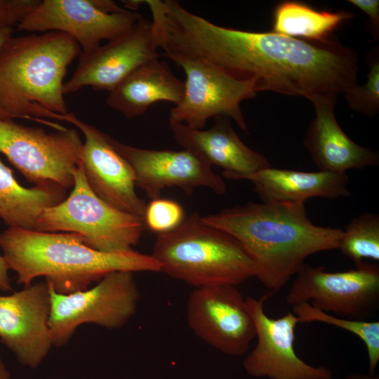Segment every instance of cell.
Returning <instances> with one entry per match:
<instances>
[{
  "mask_svg": "<svg viewBox=\"0 0 379 379\" xmlns=\"http://www.w3.org/2000/svg\"><path fill=\"white\" fill-rule=\"evenodd\" d=\"M65 193L55 183L22 187L0 159V218L9 227L35 230L44 209L64 200Z\"/></svg>",
  "mask_w": 379,
  "mask_h": 379,
  "instance_id": "obj_22",
  "label": "cell"
},
{
  "mask_svg": "<svg viewBox=\"0 0 379 379\" xmlns=\"http://www.w3.org/2000/svg\"><path fill=\"white\" fill-rule=\"evenodd\" d=\"M49 288L48 326L53 345L58 347L66 344L84 324L121 328L135 314L141 298L134 273L128 271L110 272L93 287L69 294Z\"/></svg>",
  "mask_w": 379,
  "mask_h": 379,
  "instance_id": "obj_7",
  "label": "cell"
},
{
  "mask_svg": "<svg viewBox=\"0 0 379 379\" xmlns=\"http://www.w3.org/2000/svg\"><path fill=\"white\" fill-rule=\"evenodd\" d=\"M208 129H197L182 123L169 124L175 141L183 149L199 154L211 166L223 169L227 179L240 177L270 167L268 159L253 150L238 136L227 117L214 119Z\"/></svg>",
  "mask_w": 379,
  "mask_h": 379,
  "instance_id": "obj_19",
  "label": "cell"
},
{
  "mask_svg": "<svg viewBox=\"0 0 379 379\" xmlns=\"http://www.w3.org/2000/svg\"><path fill=\"white\" fill-rule=\"evenodd\" d=\"M113 143L132 166L136 187L151 199L160 197L165 188L172 187L181 189L187 195L200 187H208L218 195L226 192L222 177L194 152L185 149L173 151L139 148L114 138Z\"/></svg>",
  "mask_w": 379,
  "mask_h": 379,
  "instance_id": "obj_16",
  "label": "cell"
},
{
  "mask_svg": "<svg viewBox=\"0 0 379 379\" xmlns=\"http://www.w3.org/2000/svg\"><path fill=\"white\" fill-rule=\"evenodd\" d=\"M81 53L77 41L60 32L12 36L0 51V118L27 119L62 129L43 119L68 112L64 79Z\"/></svg>",
  "mask_w": 379,
  "mask_h": 379,
  "instance_id": "obj_4",
  "label": "cell"
},
{
  "mask_svg": "<svg viewBox=\"0 0 379 379\" xmlns=\"http://www.w3.org/2000/svg\"><path fill=\"white\" fill-rule=\"evenodd\" d=\"M0 379H11L10 373L0 355Z\"/></svg>",
  "mask_w": 379,
  "mask_h": 379,
  "instance_id": "obj_33",
  "label": "cell"
},
{
  "mask_svg": "<svg viewBox=\"0 0 379 379\" xmlns=\"http://www.w3.org/2000/svg\"><path fill=\"white\" fill-rule=\"evenodd\" d=\"M83 140L74 128L48 133L0 118V153L35 184L73 187L81 164Z\"/></svg>",
  "mask_w": 379,
  "mask_h": 379,
  "instance_id": "obj_8",
  "label": "cell"
},
{
  "mask_svg": "<svg viewBox=\"0 0 379 379\" xmlns=\"http://www.w3.org/2000/svg\"><path fill=\"white\" fill-rule=\"evenodd\" d=\"M270 295L245 298L257 337L255 347L243 361L245 371L257 378L332 379L329 368L310 365L297 355L295 329L299 321L293 312L277 319L267 315L264 304Z\"/></svg>",
  "mask_w": 379,
  "mask_h": 379,
  "instance_id": "obj_13",
  "label": "cell"
},
{
  "mask_svg": "<svg viewBox=\"0 0 379 379\" xmlns=\"http://www.w3.org/2000/svg\"><path fill=\"white\" fill-rule=\"evenodd\" d=\"M355 269L329 272L305 264L286 297L293 305L307 302L343 318L366 320L379 306V267L363 262Z\"/></svg>",
  "mask_w": 379,
  "mask_h": 379,
  "instance_id": "obj_11",
  "label": "cell"
},
{
  "mask_svg": "<svg viewBox=\"0 0 379 379\" xmlns=\"http://www.w3.org/2000/svg\"><path fill=\"white\" fill-rule=\"evenodd\" d=\"M201 218L241 245L254 263L255 277L272 293L297 274L309 256L338 249L343 233L314 225L305 204L250 202Z\"/></svg>",
  "mask_w": 379,
  "mask_h": 379,
  "instance_id": "obj_2",
  "label": "cell"
},
{
  "mask_svg": "<svg viewBox=\"0 0 379 379\" xmlns=\"http://www.w3.org/2000/svg\"><path fill=\"white\" fill-rule=\"evenodd\" d=\"M184 91V81L173 74L165 62L156 58L137 68L109 92L106 103L131 119L142 115L157 102L176 105Z\"/></svg>",
  "mask_w": 379,
  "mask_h": 379,
  "instance_id": "obj_21",
  "label": "cell"
},
{
  "mask_svg": "<svg viewBox=\"0 0 379 379\" xmlns=\"http://www.w3.org/2000/svg\"><path fill=\"white\" fill-rule=\"evenodd\" d=\"M252 182L264 203L303 204L314 197L338 199L350 196L347 173L299 171L272 166L243 175Z\"/></svg>",
  "mask_w": 379,
  "mask_h": 379,
  "instance_id": "obj_20",
  "label": "cell"
},
{
  "mask_svg": "<svg viewBox=\"0 0 379 379\" xmlns=\"http://www.w3.org/2000/svg\"><path fill=\"white\" fill-rule=\"evenodd\" d=\"M74 177L70 194L44 209L35 230L77 234L87 246L100 251L132 250L145 227L143 218L115 208L100 199L88 186L81 164Z\"/></svg>",
  "mask_w": 379,
  "mask_h": 379,
  "instance_id": "obj_6",
  "label": "cell"
},
{
  "mask_svg": "<svg viewBox=\"0 0 379 379\" xmlns=\"http://www.w3.org/2000/svg\"><path fill=\"white\" fill-rule=\"evenodd\" d=\"M171 51L207 62L230 77L254 82L257 92L272 91L309 100L343 93L357 84L359 55L331 37L323 41L274 32H250L215 25L180 10L168 32Z\"/></svg>",
  "mask_w": 379,
  "mask_h": 379,
  "instance_id": "obj_1",
  "label": "cell"
},
{
  "mask_svg": "<svg viewBox=\"0 0 379 379\" xmlns=\"http://www.w3.org/2000/svg\"><path fill=\"white\" fill-rule=\"evenodd\" d=\"M368 66L367 81L347 89L344 96L350 109L368 117L379 112V48L375 47L366 58Z\"/></svg>",
  "mask_w": 379,
  "mask_h": 379,
  "instance_id": "obj_26",
  "label": "cell"
},
{
  "mask_svg": "<svg viewBox=\"0 0 379 379\" xmlns=\"http://www.w3.org/2000/svg\"><path fill=\"white\" fill-rule=\"evenodd\" d=\"M190 328L223 354L244 355L255 338V328L245 298L236 286L195 288L187 302Z\"/></svg>",
  "mask_w": 379,
  "mask_h": 379,
  "instance_id": "obj_12",
  "label": "cell"
},
{
  "mask_svg": "<svg viewBox=\"0 0 379 379\" xmlns=\"http://www.w3.org/2000/svg\"><path fill=\"white\" fill-rule=\"evenodd\" d=\"M299 323L321 322L335 326L355 335L364 343L368 354V373L375 374L379 362V322L336 317L307 302L293 305Z\"/></svg>",
  "mask_w": 379,
  "mask_h": 379,
  "instance_id": "obj_24",
  "label": "cell"
},
{
  "mask_svg": "<svg viewBox=\"0 0 379 379\" xmlns=\"http://www.w3.org/2000/svg\"><path fill=\"white\" fill-rule=\"evenodd\" d=\"M352 18L350 12L319 11L300 1H286L274 8L272 32L306 41H323Z\"/></svg>",
  "mask_w": 379,
  "mask_h": 379,
  "instance_id": "obj_23",
  "label": "cell"
},
{
  "mask_svg": "<svg viewBox=\"0 0 379 379\" xmlns=\"http://www.w3.org/2000/svg\"><path fill=\"white\" fill-rule=\"evenodd\" d=\"M358 266L365 260H379V215L364 213L346 225L339 248Z\"/></svg>",
  "mask_w": 379,
  "mask_h": 379,
  "instance_id": "obj_25",
  "label": "cell"
},
{
  "mask_svg": "<svg viewBox=\"0 0 379 379\" xmlns=\"http://www.w3.org/2000/svg\"><path fill=\"white\" fill-rule=\"evenodd\" d=\"M8 267L3 257L0 255V291H9L11 290V282L8 276Z\"/></svg>",
  "mask_w": 379,
  "mask_h": 379,
  "instance_id": "obj_30",
  "label": "cell"
},
{
  "mask_svg": "<svg viewBox=\"0 0 379 379\" xmlns=\"http://www.w3.org/2000/svg\"><path fill=\"white\" fill-rule=\"evenodd\" d=\"M169 59L186 76L182 98L171 108L169 124L182 123L203 129L208 119L224 117L248 131L241 103L255 97L258 92L253 81L236 79L203 61L183 57Z\"/></svg>",
  "mask_w": 379,
  "mask_h": 379,
  "instance_id": "obj_10",
  "label": "cell"
},
{
  "mask_svg": "<svg viewBox=\"0 0 379 379\" xmlns=\"http://www.w3.org/2000/svg\"><path fill=\"white\" fill-rule=\"evenodd\" d=\"M13 28H4L0 29V51L5 43L13 36Z\"/></svg>",
  "mask_w": 379,
  "mask_h": 379,
  "instance_id": "obj_31",
  "label": "cell"
},
{
  "mask_svg": "<svg viewBox=\"0 0 379 379\" xmlns=\"http://www.w3.org/2000/svg\"><path fill=\"white\" fill-rule=\"evenodd\" d=\"M0 248L9 270L24 287L44 277L57 293L88 289L106 274L117 271L161 272L152 255L134 250L104 252L74 233L43 232L8 227L0 234Z\"/></svg>",
  "mask_w": 379,
  "mask_h": 379,
  "instance_id": "obj_3",
  "label": "cell"
},
{
  "mask_svg": "<svg viewBox=\"0 0 379 379\" xmlns=\"http://www.w3.org/2000/svg\"><path fill=\"white\" fill-rule=\"evenodd\" d=\"M185 218L184 209L178 202L160 197L146 205L143 215L145 226L157 234L175 230Z\"/></svg>",
  "mask_w": 379,
  "mask_h": 379,
  "instance_id": "obj_27",
  "label": "cell"
},
{
  "mask_svg": "<svg viewBox=\"0 0 379 379\" xmlns=\"http://www.w3.org/2000/svg\"><path fill=\"white\" fill-rule=\"evenodd\" d=\"M40 0H0V29L17 26Z\"/></svg>",
  "mask_w": 379,
  "mask_h": 379,
  "instance_id": "obj_28",
  "label": "cell"
},
{
  "mask_svg": "<svg viewBox=\"0 0 379 379\" xmlns=\"http://www.w3.org/2000/svg\"><path fill=\"white\" fill-rule=\"evenodd\" d=\"M53 119L68 122L83 133L81 164L92 191L112 207L143 218L147 204L135 191L134 170L114 145V138L71 112Z\"/></svg>",
  "mask_w": 379,
  "mask_h": 379,
  "instance_id": "obj_14",
  "label": "cell"
},
{
  "mask_svg": "<svg viewBox=\"0 0 379 379\" xmlns=\"http://www.w3.org/2000/svg\"><path fill=\"white\" fill-rule=\"evenodd\" d=\"M152 255L161 272L195 288L237 286L255 276L254 263L241 245L204 223L197 213L175 230L157 234Z\"/></svg>",
  "mask_w": 379,
  "mask_h": 379,
  "instance_id": "obj_5",
  "label": "cell"
},
{
  "mask_svg": "<svg viewBox=\"0 0 379 379\" xmlns=\"http://www.w3.org/2000/svg\"><path fill=\"white\" fill-rule=\"evenodd\" d=\"M158 48L152 22L142 18L117 38L81 53L74 73L64 84V94L84 87L110 92L137 68L159 58Z\"/></svg>",
  "mask_w": 379,
  "mask_h": 379,
  "instance_id": "obj_15",
  "label": "cell"
},
{
  "mask_svg": "<svg viewBox=\"0 0 379 379\" xmlns=\"http://www.w3.org/2000/svg\"><path fill=\"white\" fill-rule=\"evenodd\" d=\"M50 311V288L46 281L0 295V340L22 366L36 368L48 354L53 346Z\"/></svg>",
  "mask_w": 379,
  "mask_h": 379,
  "instance_id": "obj_17",
  "label": "cell"
},
{
  "mask_svg": "<svg viewBox=\"0 0 379 379\" xmlns=\"http://www.w3.org/2000/svg\"><path fill=\"white\" fill-rule=\"evenodd\" d=\"M338 95L321 94L310 100L315 109L303 140L316 166L321 171L346 173L379 164V155L351 140L339 126L334 114Z\"/></svg>",
  "mask_w": 379,
  "mask_h": 379,
  "instance_id": "obj_18",
  "label": "cell"
},
{
  "mask_svg": "<svg viewBox=\"0 0 379 379\" xmlns=\"http://www.w3.org/2000/svg\"><path fill=\"white\" fill-rule=\"evenodd\" d=\"M142 15L106 0H40L16 26L19 31L60 32L88 53L121 36Z\"/></svg>",
  "mask_w": 379,
  "mask_h": 379,
  "instance_id": "obj_9",
  "label": "cell"
},
{
  "mask_svg": "<svg viewBox=\"0 0 379 379\" xmlns=\"http://www.w3.org/2000/svg\"><path fill=\"white\" fill-rule=\"evenodd\" d=\"M344 379H379V376L375 374L354 373L345 377Z\"/></svg>",
  "mask_w": 379,
  "mask_h": 379,
  "instance_id": "obj_32",
  "label": "cell"
},
{
  "mask_svg": "<svg viewBox=\"0 0 379 379\" xmlns=\"http://www.w3.org/2000/svg\"><path fill=\"white\" fill-rule=\"evenodd\" d=\"M350 4L366 13L368 19V30L374 40L379 38V1L349 0Z\"/></svg>",
  "mask_w": 379,
  "mask_h": 379,
  "instance_id": "obj_29",
  "label": "cell"
}]
</instances>
